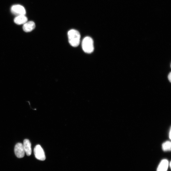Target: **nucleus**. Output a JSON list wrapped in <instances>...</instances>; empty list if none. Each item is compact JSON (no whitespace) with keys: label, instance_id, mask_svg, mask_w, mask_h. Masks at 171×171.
Returning <instances> with one entry per match:
<instances>
[{"label":"nucleus","instance_id":"3","mask_svg":"<svg viewBox=\"0 0 171 171\" xmlns=\"http://www.w3.org/2000/svg\"><path fill=\"white\" fill-rule=\"evenodd\" d=\"M34 154L36 158L41 161H44L46 156L44 150L40 145H37L34 149Z\"/></svg>","mask_w":171,"mask_h":171},{"label":"nucleus","instance_id":"5","mask_svg":"<svg viewBox=\"0 0 171 171\" xmlns=\"http://www.w3.org/2000/svg\"><path fill=\"white\" fill-rule=\"evenodd\" d=\"M14 151L17 157L19 158H23L24 156L25 152L23 145L21 143H18L15 145Z\"/></svg>","mask_w":171,"mask_h":171},{"label":"nucleus","instance_id":"12","mask_svg":"<svg viewBox=\"0 0 171 171\" xmlns=\"http://www.w3.org/2000/svg\"><path fill=\"white\" fill-rule=\"evenodd\" d=\"M169 137L170 139H171V130H170L169 132Z\"/></svg>","mask_w":171,"mask_h":171},{"label":"nucleus","instance_id":"13","mask_svg":"<svg viewBox=\"0 0 171 171\" xmlns=\"http://www.w3.org/2000/svg\"><path fill=\"white\" fill-rule=\"evenodd\" d=\"M171 162H169V166L170 168H171Z\"/></svg>","mask_w":171,"mask_h":171},{"label":"nucleus","instance_id":"8","mask_svg":"<svg viewBox=\"0 0 171 171\" xmlns=\"http://www.w3.org/2000/svg\"><path fill=\"white\" fill-rule=\"evenodd\" d=\"M169 167V162L167 160L164 159L160 163L156 171H167Z\"/></svg>","mask_w":171,"mask_h":171},{"label":"nucleus","instance_id":"2","mask_svg":"<svg viewBox=\"0 0 171 171\" xmlns=\"http://www.w3.org/2000/svg\"><path fill=\"white\" fill-rule=\"evenodd\" d=\"M82 47L85 53L89 54L92 53L94 50L93 40L90 37H85L82 42Z\"/></svg>","mask_w":171,"mask_h":171},{"label":"nucleus","instance_id":"1","mask_svg":"<svg viewBox=\"0 0 171 171\" xmlns=\"http://www.w3.org/2000/svg\"><path fill=\"white\" fill-rule=\"evenodd\" d=\"M69 44L73 47H77L79 45L81 35L79 32L75 29L69 30L68 33Z\"/></svg>","mask_w":171,"mask_h":171},{"label":"nucleus","instance_id":"7","mask_svg":"<svg viewBox=\"0 0 171 171\" xmlns=\"http://www.w3.org/2000/svg\"><path fill=\"white\" fill-rule=\"evenodd\" d=\"M25 152L28 156H30L32 154L31 144L29 140L25 139L23 145Z\"/></svg>","mask_w":171,"mask_h":171},{"label":"nucleus","instance_id":"4","mask_svg":"<svg viewBox=\"0 0 171 171\" xmlns=\"http://www.w3.org/2000/svg\"><path fill=\"white\" fill-rule=\"evenodd\" d=\"M12 13L17 16L25 15L26 11L24 8L20 5H15L12 6L11 9Z\"/></svg>","mask_w":171,"mask_h":171},{"label":"nucleus","instance_id":"11","mask_svg":"<svg viewBox=\"0 0 171 171\" xmlns=\"http://www.w3.org/2000/svg\"><path fill=\"white\" fill-rule=\"evenodd\" d=\"M171 72L169 73L168 76V78L170 82H171Z\"/></svg>","mask_w":171,"mask_h":171},{"label":"nucleus","instance_id":"6","mask_svg":"<svg viewBox=\"0 0 171 171\" xmlns=\"http://www.w3.org/2000/svg\"><path fill=\"white\" fill-rule=\"evenodd\" d=\"M36 27L35 23L32 21L26 22L24 24L23 29L26 33L30 32L33 31Z\"/></svg>","mask_w":171,"mask_h":171},{"label":"nucleus","instance_id":"10","mask_svg":"<svg viewBox=\"0 0 171 171\" xmlns=\"http://www.w3.org/2000/svg\"><path fill=\"white\" fill-rule=\"evenodd\" d=\"M162 148L164 151H170L171 149V142L167 141L164 142L162 145Z\"/></svg>","mask_w":171,"mask_h":171},{"label":"nucleus","instance_id":"9","mask_svg":"<svg viewBox=\"0 0 171 171\" xmlns=\"http://www.w3.org/2000/svg\"><path fill=\"white\" fill-rule=\"evenodd\" d=\"M27 18L24 15L17 16L14 20V22L18 25L24 24L27 21Z\"/></svg>","mask_w":171,"mask_h":171}]
</instances>
